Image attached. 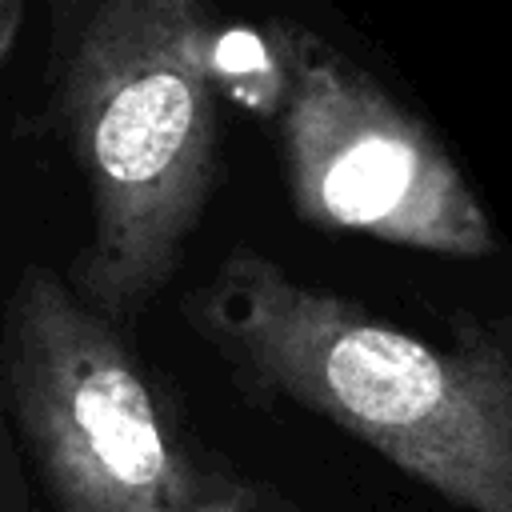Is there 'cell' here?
I'll use <instances>...</instances> for the list:
<instances>
[{"label": "cell", "instance_id": "cell-4", "mask_svg": "<svg viewBox=\"0 0 512 512\" xmlns=\"http://www.w3.org/2000/svg\"><path fill=\"white\" fill-rule=\"evenodd\" d=\"M260 48L296 216L440 256L496 252L480 196L420 116L300 24L272 20Z\"/></svg>", "mask_w": 512, "mask_h": 512}, {"label": "cell", "instance_id": "cell-5", "mask_svg": "<svg viewBox=\"0 0 512 512\" xmlns=\"http://www.w3.org/2000/svg\"><path fill=\"white\" fill-rule=\"evenodd\" d=\"M192 512H300V508L292 500H284L280 492H272L268 484L240 476L224 460L204 456V464H200V496H196Z\"/></svg>", "mask_w": 512, "mask_h": 512}, {"label": "cell", "instance_id": "cell-2", "mask_svg": "<svg viewBox=\"0 0 512 512\" xmlns=\"http://www.w3.org/2000/svg\"><path fill=\"white\" fill-rule=\"evenodd\" d=\"M212 0H52L44 116L92 236L72 284L120 328L168 284L216 184Z\"/></svg>", "mask_w": 512, "mask_h": 512}, {"label": "cell", "instance_id": "cell-3", "mask_svg": "<svg viewBox=\"0 0 512 512\" xmlns=\"http://www.w3.org/2000/svg\"><path fill=\"white\" fill-rule=\"evenodd\" d=\"M4 412L56 512H192L204 452L116 320L76 284L28 264L4 308Z\"/></svg>", "mask_w": 512, "mask_h": 512}, {"label": "cell", "instance_id": "cell-1", "mask_svg": "<svg viewBox=\"0 0 512 512\" xmlns=\"http://www.w3.org/2000/svg\"><path fill=\"white\" fill-rule=\"evenodd\" d=\"M184 316L252 396L324 416L468 512H512L504 328L428 340L244 248L188 292Z\"/></svg>", "mask_w": 512, "mask_h": 512}, {"label": "cell", "instance_id": "cell-6", "mask_svg": "<svg viewBox=\"0 0 512 512\" xmlns=\"http://www.w3.org/2000/svg\"><path fill=\"white\" fill-rule=\"evenodd\" d=\"M32 484L24 476V456L16 432L4 424L0 436V512H32Z\"/></svg>", "mask_w": 512, "mask_h": 512}]
</instances>
